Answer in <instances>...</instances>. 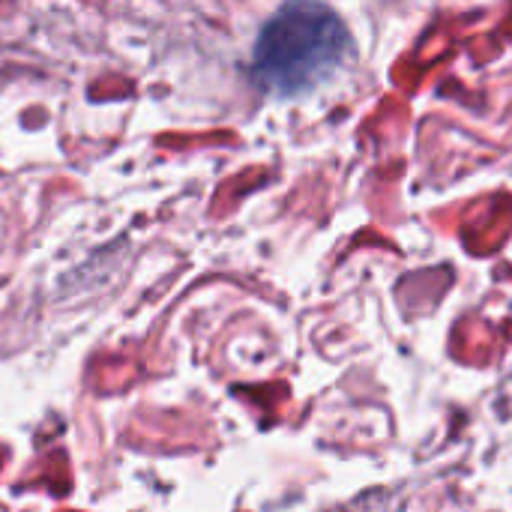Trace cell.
<instances>
[{"instance_id": "obj_1", "label": "cell", "mask_w": 512, "mask_h": 512, "mask_svg": "<svg viewBox=\"0 0 512 512\" xmlns=\"http://www.w3.org/2000/svg\"><path fill=\"white\" fill-rule=\"evenodd\" d=\"M351 51L345 21L324 3H285L261 27L252 78L276 96H297L324 84Z\"/></svg>"}]
</instances>
